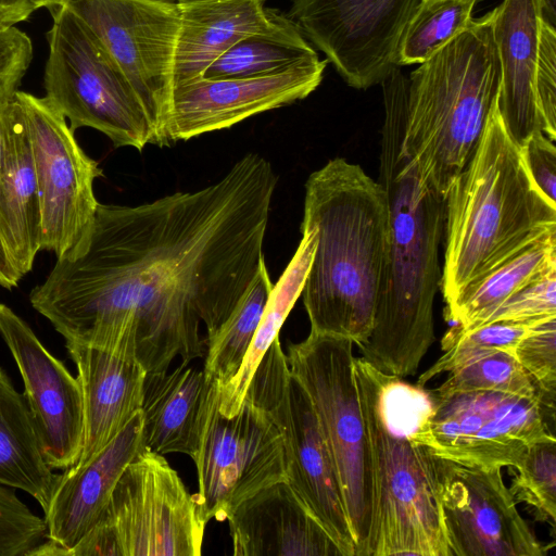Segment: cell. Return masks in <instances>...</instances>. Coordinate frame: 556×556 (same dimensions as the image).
Returning a JSON list of instances; mask_svg holds the SVG:
<instances>
[{
	"instance_id": "7bdbcfd3",
	"label": "cell",
	"mask_w": 556,
	"mask_h": 556,
	"mask_svg": "<svg viewBox=\"0 0 556 556\" xmlns=\"http://www.w3.org/2000/svg\"><path fill=\"white\" fill-rule=\"evenodd\" d=\"M541 21L556 28V0H536Z\"/></svg>"
},
{
	"instance_id": "7a4b0ae2",
	"label": "cell",
	"mask_w": 556,
	"mask_h": 556,
	"mask_svg": "<svg viewBox=\"0 0 556 556\" xmlns=\"http://www.w3.org/2000/svg\"><path fill=\"white\" fill-rule=\"evenodd\" d=\"M381 85L378 182L388 198L389 236L374 328L358 349L378 370L403 378L416 372L434 340L445 199L422 179L404 148L407 78L395 67Z\"/></svg>"
},
{
	"instance_id": "484cf974",
	"label": "cell",
	"mask_w": 556,
	"mask_h": 556,
	"mask_svg": "<svg viewBox=\"0 0 556 556\" xmlns=\"http://www.w3.org/2000/svg\"><path fill=\"white\" fill-rule=\"evenodd\" d=\"M52 470L24 394L0 367V484L26 492L46 513L59 478Z\"/></svg>"
},
{
	"instance_id": "277c9868",
	"label": "cell",
	"mask_w": 556,
	"mask_h": 556,
	"mask_svg": "<svg viewBox=\"0 0 556 556\" xmlns=\"http://www.w3.org/2000/svg\"><path fill=\"white\" fill-rule=\"evenodd\" d=\"M440 287L450 309L473 283L523 250L556 235V203L530 176L498 102L445 198Z\"/></svg>"
},
{
	"instance_id": "d6a6232c",
	"label": "cell",
	"mask_w": 556,
	"mask_h": 556,
	"mask_svg": "<svg viewBox=\"0 0 556 556\" xmlns=\"http://www.w3.org/2000/svg\"><path fill=\"white\" fill-rule=\"evenodd\" d=\"M439 388L540 396L534 381L514 354L501 350L484 353L448 371L446 380Z\"/></svg>"
},
{
	"instance_id": "836d02e7",
	"label": "cell",
	"mask_w": 556,
	"mask_h": 556,
	"mask_svg": "<svg viewBox=\"0 0 556 556\" xmlns=\"http://www.w3.org/2000/svg\"><path fill=\"white\" fill-rule=\"evenodd\" d=\"M509 491L516 502L535 510L536 518L555 528L556 521V439L552 433L532 443L516 465Z\"/></svg>"
},
{
	"instance_id": "d6986e66",
	"label": "cell",
	"mask_w": 556,
	"mask_h": 556,
	"mask_svg": "<svg viewBox=\"0 0 556 556\" xmlns=\"http://www.w3.org/2000/svg\"><path fill=\"white\" fill-rule=\"evenodd\" d=\"M144 447L140 410L100 453L64 469L45 513L47 538L30 556H66L97 523L125 467Z\"/></svg>"
},
{
	"instance_id": "4316f807",
	"label": "cell",
	"mask_w": 556,
	"mask_h": 556,
	"mask_svg": "<svg viewBox=\"0 0 556 556\" xmlns=\"http://www.w3.org/2000/svg\"><path fill=\"white\" fill-rule=\"evenodd\" d=\"M302 239L279 280L273 286L261 321L250 348L236 376L220 387L219 412L227 417L235 415L244 401L251 378L302 294L316 248V231L301 228Z\"/></svg>"
},
{
	"instance_id": "ac0fdd59",
	"label": "cell",
	"mask_w": 556,
	"mask_h": 556,
	"mask_svg": "<svg viewBox=\"0 0 556 556\" xmlns=\"http://www.w3.org/2000/svg\"><path fill=\"white\" fill-rule=\"evenodd\" d=\"M0 337L9 348L24 383L46 463L52 469L74 466L84 442L79 382L40 342L29 325L0 303Z\"/></svg>"
},
{
	"instance_id": "d590c367",
	"label": "cell",
	"mask_w": 556,
	"mask_h": 556,
	"mask_svg": "<svg viewBox=\"0 0 556 556\" xmlns=\"http://www.w3.org/2000/svg\"><path fill=\"white\" fill-rule=\"evenodd\" d=\"M47 538L45 518L0 484V556H30Z\"/></svg>"
},
{
	"instance_id": "5bb4252c",
	"label": "cell",
	"mask_w": 556,
	"mask_h": 556,
	"mask_svg": "<svg viewBox=\"0 0 556 556\" xmlns=\"http://www.w3.org/2000/svg\"><path fill=\"white\" fill-rule=\"evenodd\" d=\"M29 130L41 214V249L65 253L91 224L102 169L77 143L65 116L46 98L16 91Z\"/></svg>"
},
{
	"instance_id": "8992f818",
	"label": "cell",
	"mask_w": 556,
	"mask_h": 556,
	"mask_svg": "<svg viewBox=\"0 0 556 556\" xmlns=\"http://www.w3.org/2000/svg\"><path fill=\"white\" fill-rule=\"evenodd\" d=\"M492 18L491 11L471 21L407 78L404 148L444 199L498 102L501 65Z\"/></svg>"
},
{
	"instance_id": "b9f144b4",
	"label": "cell",
	"mask_w": 556,
	"mask_h": 556,
	"mask_svg": "<svg viewBox=\"0 0 556 556\" xmlns=\"http://www.w3.org/2000/svg\"><path fill=\"white\" fill-rule=\"evenodd\" d=\"M21 278L0 233V287L11 290L18 285Z\"/></svg>"
},
{
	"instance_id": "f6af8a7d",
	"label": "cell",
	"mask_w": 556,
	"mask_h": 556,
	"mask_svg": "<svg viewBox=\"0 0 556 556\" xmlns=\"http://www.w3.org/2000/svg\"><path fill=\"white\" fill-rule=\"evenodd\" d=\"M3 164H4V139H3V131H2L1 121H0V179H1V175H2Z\"/></svg>"
},
{
	"instance_id": "52a82bcc",
	"label": "cell",
	"mask_w": 556,
	"mask_h": 556,
	"mask_svg": "<svg viewBox=\"0 0 556 556\" xmlns=\"http://www.w3.org/2000/svg\"><path fill=\"white\" fill-rule=\"evenodd\" d=\"M50 10L46 98L70 119L71 129L94 128L116 148L169 144L163 126L92 30L62 4Z\"/></svg>"
},
{
	"instance_id": "74e56055",
	"label": "cell",
	"mask_w": 556,
	"mask_h": 556,
	"mask_svg": "<svg viewBox=\"0 0 556 556\" xmlns=\"http://www.w3.org/2000/svg\"><path fill=\"white\" fill-rule=\"evenodd\" d=\"M534 92L543 132L556 140V28L541 21Z\"/></svg>"
},
{
	"instance_id": "ba28073f",
	"label": "cell",
	"mask_w": 556,
	"mask_h": 556,
	"mask_svg": "<svg viewBox=\"0 0 556 556\" xmlns=\"http://www.w3.org/2000/svg\"><path fill=\"white\" fill-rule=\"evenodd\" d=\"M354 343L311 331L288 346L291 372L306 390L341 484L355 556H367L375 521L371 452L354 375Z\"/></svg>"
},
{
	"instance_id": "d4e9b609",
	"label": "cell",
	"mask_w": 556,
	"mask_h": 556,
	"mask_svg": "<svg viewBox=\"0 0 556 556\" xmlns=\"http://www.w3.org/2000/svg\"><path fill=\"white\" fill-rule=\"evenodd\" d=\"M210 384L203 370L182 362L172 371L147 374L141 406L144 446L194 459Z\"/></svg>"
},
{
	"instance_id": "f35d334b",
	"label": "cell",
	"mask_w": 556,
	"mask_h": 556,
	"mask_svg": "<svg viewBox=\"0 0 556 556\" xmlns=\"http://www.w3.org/2000/svg\"><path fill=\"white\" fill-rule=\"evenodd\" d=\"M33 59L30 38L21 29L0 26V109L8 104Z\"/></svg>"
},
{
	"instance_id": "9a60e30c",
	"label": "cell",
	"mask_w": 556,
	"mask_h": 556,
	"mask_svg": "<svg viewBox=\"0 0 556 556\" xmlns=\"http://www.w3.org/2000/svg\"><path fill=\"white\" fill-rule=\"evenodd\" d=\"M62 5L99 38L166 132L178 4L170 0H63Z\"/></svg>"
},
{
	"instance_id": "bcb514c9",
	"label": "cell",
	"mask_w": 556,
	"mask_h": 556,
	"mask_svg": "<svg viewBox=\"0 0 556 556\" xmlns=\"http://www.w3.org/2000/svg\"><path fill=\"white\" fill-rule=\"evenodd\" d=\"M170 1H173V2H176V3H177V2H178V1H180V0H170Z\"/></svg>"
},
{
	"instance_id": "4fadbf2b",
	"label": "cell",
	"mask_w": 556,
	"mask_h": 556,
	"mask_svg": "<svg viewBox=\"0 0 556 556\" xmlns=\"http://www.w3.org/2000/svg\"><path fill=\"white\" fill-rule=\"evenodd\" d=\"M287 15L353 88L397 67L402 37L425 0H288Z\"/></svg>"
},
{
	"instance_id": "e0dca14e",
	"label": "cell",
	"mask_w": 556,
	"mask_h": 556,
	"mask_svg": "<svg viewBox=\"0 0 556 556\" xmlns=\"http://www.w3.org/2000/svg\"><path fill=\"white\" fill-rule=\"evenodd\" d=\"M327 60H308L273 74L173 86L166 126L168 143L226 129L273 109L305 99L321 83Z\"/></svg>"
},
{
	"instance_id": "83f0119b",
	"label": "cell",
	"mask_w": 556,
	"mask_h": 556,
	"mask_svg": "<svg viewBox=\"0 0 556 556\" xmlns=\"http://www.w3.org/2000/svg\"><path fill=\"white\" fill-rule=\"evenodd\" d=\"M318 53L299 27L278 11L273 26L247 36L219 55L201 77L241 78L285 71L317 59Z\"/></svg>"
},
{
	"instance_id": "f546056e",
	"label": "cell",
	"mask_w": 556,
	"mask_h": 556,
	"mask_svg": "<svg viewBox=\"0 0 556 556\" xmlns=\"http://www.w3.org/2000/svg\"><path fill=\"white\" fill-rule=\"evenodd\" d=\"M273 286L264 261L235 312L218 332L206 341L203 371L207 379H215L224 387L236 376L261 321Z\"/></svg>"
},
{
	"instance_id": "f1b7e54d",
	"label": "cell",
	"mask_w": 556,
	"mask_h": 556,
	"mask_svg": "<svg viewBox=\"0 0 556 556\" xmlns=\"http://www.w3.org/2000/svg\"><path fill=\"white\" fill-rule=\"evenodd\" d=\"M554 269L556 235L529 247L470 286L445 311V317L462 330H470L509 296Z\"/></svg>"
},
{
	"instance_id": "8d00e7d4",
	"label": "cell",
	"mask_w": 556,
	"mask_h": 556,
	"mask_svg": "<svg viewBox=\"0 0 556 556\" xmlns=\"http://www.w3.org/2000/svg\"><path fill=\"white\" fill-rule=\"evenodd\" d=\"M554 316H556V269L509 296L472 329L500 321L532 324Z\"/></svg>"
},
{
	"instance_id": "cb8c5ba5",
	"label": "cell",
	"mask_w": 556,
	"mask_h": 556,
	"mask_svg": "<svg viewBox=\"0 0 556 556\" xmlns=\"http://www.w3.org/2000/svg\"><path fill=\"white\" fill-rule=\"evenodd\" d=\"M267 0H180L173 86L201 77L242 38L270 28L277 10Z\"/></svg>"
},
{
	"instance_id": "4dcf8cb0",
	"label": "cell",
	"mask_w": 556,
	"mask_h": 556,
	"mask_svg": "<svg viewBox=\"0 0 556 556\" xmlns=\"http://www.w3.org/2000/svg\"><path fill=\"white\" fill-rule=\"evenodd\" d=\"M480 0H427L408 24L397 51V65L420 64L471 23Z\"/></svg>"
},
{
	"instance_id": "7402d4cb",
	"label": "cell",
	"mask_w": 556,
	"mask_h": 556,
	"mask_svg": "<svg viewBox=\"0 0 556 556\" xmlns=\"http://www.w3.org/2000/svg\"><path fill=\"white\" fill-rule=\"evenodd\" d=\"M492 33L501 65L498 111L518 146L543 131L534 76L541 16L536 0H503L492 10Z\"/></svg>"
},
{
	"instance_id": "6da1fadb",
	"label": "cell",
	"mask_w": 556,
	"mask_h": 556,
	"mask_svg": "<svg viewBox=\"0 0 556 556\" xmlns=\"http://www.w3.org/2000/svg\"><path fill=\"white\" fill-rule=\"evenodd\" d=\"M278 177L257 153L218 181L136 206L100 204L29 301L74 343L167 371L202 357L261 264Z\"/></svg>"
},
{
	"instance_id": "8fae6325",
	"label": "cell",
	"mask_w": 556,
	"mask_h": 556,
	"mask_svg": "<svg viewBox=\"0 0 556 556\" xmlns=\"http://www.w3.org/2000/svg\"><path fill=\"white\" fill-rule=\"evenodd\" d=\"M429 404L413 438L462 465L516 467L549 432L541 397L492 391L427 390Z\"/></svg>"
},
{
	"instance_id": "ab89813d",
	"label": "cell",
	"mask_w": 556,
	"mask_h": 556,
	"mask_svg": "<svg viewBox=\"0 0 556 556\" xmlns=\"http://www.w3.org/2000/svg\"><path fill=\"white\" fill-rule=\"evenodd\" d=\"M527 169L540 191L556 203V148L543 131L533 132L519 146Z\"/></svg>"
},
{
	"instance_id": "9c48e42d",
	"label": "cell",
	"mask_w": 556,
	"mask_h": 556,
	"mask_svg": "<svg viewBox=\"0 0 556 556\" xmlns=\"http://www.w3.org/2000/svg\"><path fill=\"white\" fill-rule=\"evenodd\" d=\"M206 523L177 471L144 447L125 467L97 523L66 556H199Z\"/></svg>"
},
{
	"instance_id": "3957f363",
	"label": "cell",
	"mask_w": 556,
	"mask_h": 556,
	"mask_svg": "<svg viewBox=\"0 0 556 556\" xmlns=\"http://www.w3.org/2000/svg\"><path fill=\"white\" fill-rule=\"evenodd\" d=\"M304 227L314 228L317 238L301 294L311 331L359 346L374 328L383 276L386 190L358 164L329 160L305 182Z\"/></svg>"
},
{
	"instance_id": "7dc6e473",
	"label": "cell",
	"mask_w": 556,
	"mask_h": 556,
	"mask_svg": "<svg viewBox=\"0 0 556 556\" xmlns=\"http://www.w3.org/2000/svg\"><path fill=\"white\" fill-rule=\"evenodd\" d=\"M425 1H427V0H425Z\"/></svg>"
},
{
	"instance_id": "ee69618b",
	"label": "cell",
	"mask_w": 556,
	"mask_h": 556,
	"mask_svg": "<svg viewBox=\"0 0 556 556\" xmlns=\"http://www.w3.org/2000/svg\"><path fill=\"white\" fill-rule=\"evenodd\" d=\"M63 0H29L35 10L40 8H48L49 10L61 5Z\"/></svg>"
},
{
	"instance_id": "603a6c76",
	"label": "cell",
	"mask_w": 556,
	"mask_h": 556,
	"mask_svg": "<svg viewBox=\"0 0 556 556\" xmlns=\"http://www.w3.org/2000/svg\"><path fill=\"white\" fill-rule=\"evenodd\" d=\"M4 164L0 179V233L22 275L41 250V214L29 130L23 109L13 96L0 109Z\"/></svg>"
},
{
	"instance_id": "2e32d148",
	"label": "cell",
	"mask_w": 556,
	"mask_h": 556,
	"mask_svg": "<svg viewBox=\"0 0 556 556\" xmlns=\"http://www.w3.org/2000/svg\"><path fill=\"white\" fill-rule=\"evenodd\" d=\"M439 501L450 556H545L517 508L501 467L438 457Z\"/></svg>"
},
{
	"instance_id": "1f68e13d",
	"label": "cell",
	"mask_w": 556,
	"mask_h": 556,
	"mask_svg": "<svg viewBox=\"0 0 556 556\" xmlns=\"http://www.w3.org/2000/svg\"><path fill=\"white\" fill-rule=\"evenodd\" d=\"M535 323L500 321L471 330H462L452 325L441 340V349L444 353L419 376L417 386L425 387L435 376L448 372L488 352L501 350L513 354L519 340Z\"/></svg>"
},
{
	"instance_id": "5b68a950",
	"label": "cell",
	"mask_w": 556,
	"mask_h": 556,
	"mask_svg": "<svg viewBox=\"0 0 556 556\" xmlns=\"http://www.w3.org/2000/svg\"><path fill=\"white\" fill-rule=\"evenodd\" d=\"M354 375L367 427L375 521L367 556H450L439 501L438 456L413 438L427 389L384 374L363 357Z\"/></svg>"
},
{
	"instance_id": "30bf717a",
	"label": "cell",
	"mask_w": 556,
	"mask_h": 556,
	"mask_svg": "<svg viewBox=\"0 0 556 556\" xmlns=\"http://www.w3.org/2000/svg\"><path fill=\"white\" fill-rule=\"evenodd\" d=\"M262 407L283 442L286 481L338 545L355 556L337 470L313 403L291 372L279 338L258 363L245 396Z\"/></svg>"
},
{
	"instance_id": "60d3db41",
	"label": "cell",
	"mask_w": 556,
	"mask_h": 556,
	"mask_svg": "<svg viewBox=\"0 0 556 556\" xmlns=\"http://www.w3.org/2000/svg\"><path fill=\"white\" fill-rule=\"evenodd\" d=\"M34 11L29 0H0V26H12L23 22Z\"/></svg>"
},
{
	"instance_id": "ffe728a7",
	"label": "cell",
	"mask_w": 556,
	"mask_h": 556,
	"mask_svg": "<svg viewBox=\"0 0 556 556\" xmlns=\"http://www.w3.org/2000/svg\"><path fill=\"white\" fill-rule=\"evenodd\" d=\"M227 520L235 556H343L287 481L248 497Z\"/></svg>"
},
{
	"instance_id": "7c38bea8",
	"label": "cell",
	"mask_w": 556,
	"mask_h": 556,
	"mask_svg": "<svg viewBox=\"0 0 556 556\" xmlns=\"http://www.w3.org/2000/svg\"><path fill=\"white\" fill-rule=\"evenodd\" d=\"M210 380L193 459L199 481L194 497L206 522L227 520L244 500L286 481L282 437L269 415L244 397L235 415L224 416L219 412L220 384Z\"/></svg>"
},
{
	"instance_id": "44dd1931",
	"label": "cell",
	"mask_w": 556,
	"mask_h": 556,
	"mask_svg": "<svg viewBox=\"0 0 556 556\" xmlns=\"http://www.w3.org/2000/svg\"><path fill=\"white\" fill-rule=\"evenodd\" d=\"M77 369L84 409L80 466L100 453L141 410L146 370L105 351L65 343Z\"/></svg>"
},
{
	"instance_id": "e575fe53",
	"label": "cell",
	"mask_w": 556,
	"mask_h": 556,
	"mask_svg": "<svg viewBox=\"0 0 556 556\" xmlns=\"http://www.w3.org/2000/svg\"><path fill=\"white\" fill-rule=\"evenodd\" d=\"M514 356L534 381L545 410L555 413L556 316L533 324Z\"/></svg>"
}]
</instances>
